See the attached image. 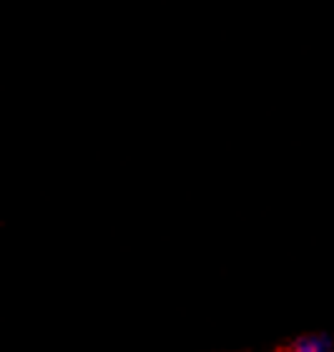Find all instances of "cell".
<instances>
[{"mask_svg": "<svg viewBox=\"0 0 334 352\" xmlns=\"http://www.w3.org/2000/svg\"><path fill=\"white\" fill-rule=\"evenodd\" d=\"M289 352H334V345L327 338L307 335V338H299L297 342L289 347Z\"/></svg>", "mask_w": 334, "mask_h": 352, "instance_id": "1", "label": "cell"}]
</instances>
